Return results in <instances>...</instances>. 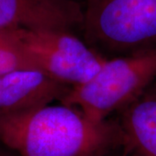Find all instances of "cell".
<instances>
[{"label": "cell", "instance_id": "6da1fadb", "mask_svg": "<svg viewBox=\"0 0 156 156\" xmlns=\"http://www.w3.org/2000/svg\"><path fill=\"white\" fill-rule=\"evenodd\" d=\"M0 143L18 156H108L122 133L115 116L97 122L57 102L1 117Z\"/></svg>", "mask_w": 156, "mask_h": 156}, {"label": "cell", "instance_id": "7a4b0ae2", "mask_svg": "<svg viewBox=\"0 0 156 156\" xmlns=\"http://www.w3.org/2000/svg\"><path fill=\"white\" fill-rule=\"evenodd\" d=\"M80 30L106 59L156 48V0H85Z\"/></svg>", "mask_w": 156, "mask_h": 156}, {"label": "cell", "instance_id": "3957f363", "mask_svg": "<svg viewBox=\"0 0 156 156\" xmlns=\"http://www.w3.org/2000/svg\"><path fill=\"white\" fill-rule=\"evenodd\" d=\"M156 81V48L108 58L87 83L73 87L60 103L90 119H109Z\"/></svg>", "mask_w": 156, "mask_h": 156}, {"label": "cell", "instance_id": "277c9868", "mask_svg": "<svg viewBox=\"0 0 156 156\" xmlns=\"http://www.w3.org/2000/svg\"><path fill=\"white\" fill-rule=\"evenodd\" d=\"M17 32L34 67L71 88L89 81L106 60L71 30L18 29Z\"/></svg>", "mask_w": 156, "mask_h": 156}, {"label": "cell", "instance_id": "5b68a950", "mask_svg": "<svg viewBox=\"0 0 156 156\" xmlns=\"http://www.w3.org/2000/svg\"><path fill=\"white\" fill-rule=\"evenodd\" d=\"M71 87L38 69H21L0 75V118L60 102Z\"/></svg>", "mask_w": 156, "mask_h": 156}, {"label": "cell", "instance_id": "8992f818", "mask_svg": "<svg viewBox=\"0 0 156 156\" xmlns=\"http://www.w3.org/2000/svg\"><path fill=\"white\" fill-rule=\"evenodd\" d=\"M83 5L75 0H0V29L80 28Z\"/></svg>", "mask_w": 156, "mask_h": 156}, {"label": "cell", "instance_id": "52a82bcc", "mask_svg": "<svg viewBox=\"0 0 156 156\" xmlns=\"http://www.w3.org/2000/svg\"><path fill=\"white\" fill-rule=\"evenodd\" d=\"M114 116L122 133L119 156H156V81Z\"/></svg>", "mask_w": 156, "mask_h": 156}, {"label": "cell", "instance_id": "ba28073f", "mask_svg": "<svg viewBox=\"0 0 156 156\" xmlns=\"http://www.w3.org/2000/svg\"><path fill=\"white\" fill-rule=\"evenodd\" d=\"M18 29H0V75L21 69H36L18 37Z\"/></svg>", "mask_w": 156, "mask_h": 156}, {"label": "cell", "instance_id": "9c48e42d", "mask_svg": "<svg viewBox=\"0 0 156 156\" xmlns=\"http://www.w3.org/2000/svg\"><path fill=\"white\" fill-rule=\"evenodd\" d=\"M0 156H18L13 151L10 150L6 147L0 143Z\"/></svg>", "mask_w": 156, "mask_h": 156}, {"label": "cell", "instance_id": "30bf717a", "mask_svg": "<svg viewBox=\"0 0 156 156\" xmlns=\"http://www.w3.org/2000/svg\"><path fill=\"white\" fill-rule=\"evenodd\" d=\"M108 156H119V151H117L115 153H113L111 154H109V155Z\"/></svg>", "mask_w": 156, "mask_h": 156}, {"label": "cell", "instance_id": "8fae6325", "mask_svg": "<svg viewBox=\"0 0 156 156\" xmlns=\"http://www.w3.org/2000/svg\"><path fill=\"white\" fill-rule=\"evenodd\" d=\"M75 1H76V2H78V3H80L82 5H83V4L85 2V0H75Z\"/></svg>", "mask_w": 156, "mask_h": 156}]
</instances>
